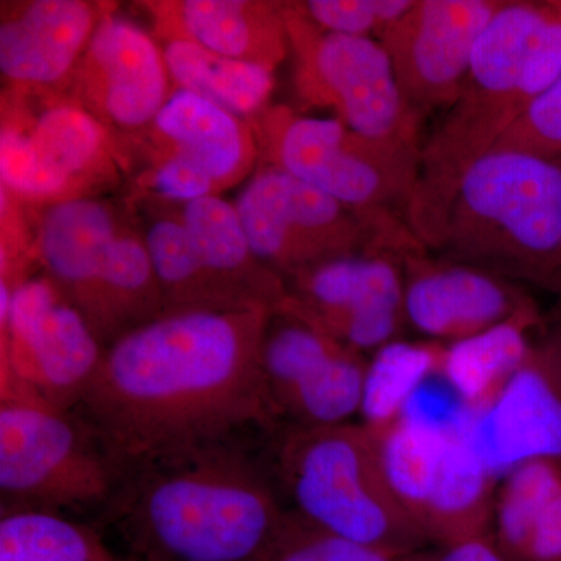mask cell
I'll use <instances>...</instances> for the list:
<instances>
[{
	"label": "cell",
	"mask_w": 561,
	"mask_h": 561,
	"mask_svg": "<svg viewBox=\"0 0 561 561\" xmlns=\"http://www.w3.org/2000/svg\"><path fill=\"white\" fill-rule=\"evenodd\" d=\"M491 542L505 561H561L560 459H531L505 472Z\"/></svg>",
	"instance_id": "7402d4cb"
},
{
	"label": "cell",
	"mask_w": 561,
	"mask_h": 561,
	"mask_svg": "<svg viewBox=\"0 0 561 561\" xmlns=\"http://www.w3.org/2000/svg\"><path fill=\"white\" fill-rule=\"evenodd\" d=\"M164 60L180 90L194 92L238 117L256 113L273 90L272 70L221 57L190 41H168Z\"/></svg>",
	"instance_id": "d4e9b609"
},
{
	"label": "cell",
	"mask_w": 561,
	"mask_h": 561,
	"mask_svg": "<svg viewBox=\"0 0 561 561\" xmlns=\"http://www.w3.org/2000/svg\"><path fill=\"white\" fill-rule=\"evenodd\" d=\"M103 518L128 561H271L290 512L245 449H210L125 472Z\"/></svg>",
	"instance_id": "7a4b0ae2"
},
{
	"label": "cell",
	"mask_w": 561,
	"mask_h": 561,
	"mask_svg": "<svg viewBox=\"0 0 561 561\" xmlns=\"http://www.w3.org/2000/svg\"><path fill=\"white\" fill-rule=\"evenodd\" d=\"M402 272L405 323L432 342L465 341L540 311L522 284L463 262L420 251L402 257Z\"/></svg>",
	"instance_id": "9a60e30c"
},
{
	"label": "cell",
	"mask_w": 561,
	"mask_h": 561,
	"mask_svg": "<svg viewBox=\"0 0 561 561\" xmlns=\"http://www.w3.org/2000/svg\"><path fill=\"white\" fill-rule=\"evenodd\" d=\"M496 493V474L472 448L467 431L451 435L421 508V534L440 549L491 542Z\"/></svg>",
	"instance_id": "44dd1931"
},
{
	"label": "cell",
	"mask_w": 561,
	"mask_h": 561,
	"mask_svg": "<svg viewBox=\"0 0 561 561\" xmlns=\"http://www.w3.org/2000/svg\"><path fill=\"white\" fill-rule=\"evenodd\" d=\"M545 324L540 311L523 313L474 337L449 343L442 378L474 415L485 411L526 359Z\"/></svg>",
	"instance_id": "cb8c5ba5"
},
{
	"label": "cell",
	"mask_w": 561,
	"mask_h": 561,
	"mask_svg": "<svg viewBox=\"0 0 561 561\" xmlns=\"http://www.w3.org/2000/svg\"><path fill=\"white\" fill-rule=\"evenodd\" d=\"M445 343L391 342L368 360L362 423L381 431L401 420L413 394L442 370Z\"/></svg>",
	"instance_id": "484cf974"
},
{
	"label": "cell",
	"mask_w": 561,
	"mask_h": 561,
	"mask_svg": "<svg viewBox=\"0 0 561 561\" xmlns=\"http://www.w3.org/2000/svg\"><path fill=\"white\" fill-rule=\"evenodd\" d=\"M283 432L276 470L291 515L393 559L430 545L391 490L370 427L351 421Z\"/></svg>",
	"instance_id": "5b68a950"
},
{
	"label": "cell",
	"mask_w": 561,
	"mask_h": 561,
	"mask_svg": "<svg viewBox=\"0 0 561 561\" xmlns=\"http://www.w3.org/2000/svg\"><path fill=\"white\" fill-rule=\"evenodd\" d=\"M121 239L110 210L87 198L57 203L41 224L44 264L102 345L110 339V264Z\"/></svg>",
	"instance_id": "2e32d148"
},
{
	"label": "cell",
	"mask_w": 561,
	"mask_h": 561,
	"mask_svg": "<svg viewBox=\"0 0 561 561\" xmlns=\"http://www.w3.org/2000/svg\"><path fill=\"white\" fill-rule=\"evenodd\" d=\"M507 0H413L383 33L402 98L416 116L451 108L476 43Z\"/></svg>",
	"instance_id": "4fadbf2b"
},
{
	"label": "cell",
	"mask_w": 561,
	"mask_h": 561,
	"mask_svg": "<svg viewBox=\"0 0 561 561\" xmlns=\"http://www.w3.org/2000/svg\"><path fill=\"white\" fill-rule=\"evenodd\" d=\"M494 474L531 459L561 460V313L546 321L526 359L467 430Z\"/></svg>",
	"instance_id": "5bb4252c"
},
{
	"label": "cell",
	"mask_w": 561,
	"mask_h": 561,
	"mask_svg": "<svg viewBox=\"0 0 561 561\" xmlns=\"http://www.w3.org/2000/svg\"><path fill=\"white\" fill-rule=\"evenodd\" d=\"M262 371L279 424L323 427L360 415L368 359L287 309H273Z\"/></svg>",
	"instance_id": "8fae6325"
},
{
	"label": "cell",
	"mask_w": 561,
	"mask_h": 561,
	"mask_svg": "<svg viewBox=\"0 0 561 561\" xmlns=\"http://www.w3.org/2000/svg\"><path fill=\"white\" fill-rule=\"evenodd\" d=\"M284 13L298 57L297 87L306 101L330 106L359 135L419 144L420 117L402 98L378 39L323 31L298 7H284Z\"/></svg>",
	"instance_id": "30bf717a"
},
{
	"label": "cell",
	"mask_w": 561,
	"mask_h": 561,
	"mask_svg": "<svg viewBox=\"0 0 561 561\" xmlns=\"http://www.w3.org/2000/svg\"><path fill=\"white\" fill-rule=\"evenodd\" d=\"M360 542L316 529L291 515L271 561H400Z\"/></svg>",
	"instance_id": "f546056e"
},
{
	"label": "cell",
	"mask_w": 561,
	"mask_h": 561,
	"mask_svg": "<svg viewBox=\"0 0 561 561\" xmlns=\"http://www.w3.org/2000/svg\"><path fill=\"white\" fill-rule=\"evenodd\" d=\"M0 561H128L102 535L65 515L47 512L3 513Z\"/></svg>",
	"instance_id": "4316f807"
},
{
	"label": "cell",
	"mask_w": 561,
	"mask_h": 561,
	"mask_svg": "<svg viewBox=\"0 0 561 561\" xmlns=\"http://www.w3.org/2000/svg\"><path fill=\"white\" fill-rule=\"evenodd\" d=\"M94 7L80 0H36L0 27V68L21 83L47 84L72 69L99 25Z\"/></svg>",
	"instance_id": "ffe728a7"
},
{
	"label": "cell",
	"mask_w": 561,
	"mask_h": 561,
	"mask_svg": "<svg viewBox=\"0 0 561 561\" xmlns=\"http://www.w3.org/2000/svg\"><path fill=\"white\" fill-rule=\"evenodd\" d=\"M153 186L165 197L186 203L208 197L216 192V184L201 169L179 157H169L153 175Z\"/></svg>",
	"instance_id": "4dcf8cb0"
},
{
	"label": "cell",
	"mask_w": 561,
	"mask_h": 561,
	"mask_svg": "<svg viewBox=\"0 0 561 561\" xmlns=\"http://www.w3.org/2000/svg\"><path fill=\"white\" fill-rule=\"evenodd\" d=\"M272 309L175 308L103 351L73 413L122 474L279 430L262 341ZM124 478V476H122Z\"/></svg>",
	"instance_id": "6da1fadb"
},
{
	"label": "cell",
	"mask_w": 561,
	"mask_h": 561,
	"mask_svg": "<svg viewBox=\"0 0 561 561\" xmlns=\"http://www.w3.org/2000/svg\"><path fill=\"white\" fill-rule=\"evenodd\" d=\"M412 3L413 0H311L298 9L323 31L379 41Z\"/></svg>",
	"instance_id": "83f0119b"
},
{
	"label": "cell",
	"mask_w": 561,
	"mask_h": 561,
	"mask_svg": "<svg viewBox=\"0 0 561 561\" xmlns=\"http://www.w3.org/2000/svg\"><path fill=\"white\" fill-rule=\"evenodd\" d=\"M2 319L0 398H28L72 412L90 389L103 348L57 284L24 280Z\"/></svg>",
	"instance_id": "9c48e42d"
},
{
	"label": "cell",
	"mask_w": 561,
	"mask_h": 561,
	"mask_svg": "<svg viewBox=\"0 0 561 561\" xmlns=\"http://www.w3.org/2000/svg\"><path fill=\"white\" fill-rule=\"evenodd\" d=\"M169 41L183 39L221 57L272 70L290 44L284 7L247 0H186L154 7Z\"/></svg>",
	"instance_id": "d6986e66"
},
{
	"label": "cell",
	"mask_w": 561,
	"mask_h": 561,
	"mask_svg": "<svg viewBox=\"0 0 561 561\" xmlns=\"http://www.w3.org/2000/svg\"><path fill=\"white\" fill-rule=\"evenodd\" d=\"M103 140L101 124L72 105L47 108L28 130L3 127V184L24 197H57L94 165L101 157Z\"/></svg>",
	"instance_id": "ac0fdd59"
},
{
	"label": "cell",
	"mask_w": 561,
	"mask_h": 561,
	"mask_svg": "<svg viewBox=\"0 0 561 561\" xmlns=\"http://www.w3.org/2000/svg\"><path fill=\"white\" fill-rule=\"evenodd\" d=\"M164 54L138 25L103 18L84 50L81 81L103 116L122 127L157 119L169 98Z\"/></svg>",
	"instance_id": "e0dca14e"
},
{
	"label": "cell",
	"mask_w": 561,
	"mask_h": 561,
	"mask_svg": "<svg viewBox=\"0 0 561 561\" xmlns=\"http://www.w3.org/2000/svg\"><path fill=\"white\" fill-rule=\"evenodd\" d=\"M153 122L172 144V157L201 169L217 191L241 179L253 164L256 149L249 128L194 92H173Z\"/></svg>",
	"instance_id": "603a6c76"
},
{
	"label": "cell",
	"mask_w": 561,
	"mask_h": 561,
	"mask_svg": "<svg viewBox=\"0 0 561 561\" xmlns=\"http://www.w3.org/2000/svg\"><path fill=\"white\" fill-rule=\"evenodd\" d=\"M267 144L273 168L383 227L400 225L389 208H408L420 179L419 144L368 138L339 119L276 111Z\"/></svg>",
	"instance_id": "52a82bcc"
},
{
	"label": "cell",
	"mask_w": 561,
	"mask_h": 561,
	"mask_svg": "<svg viewBox=\"0 0 561 561\" xmlns=\"http://www.w3.org/2000/svg\"><path fill=\"white\" fill-rule=\"evenodd\" d=\"M236 209L251 254L290 276L359 253L365 242L379 241L393 254L404 253L412 243L408 228L365 219L278 168L265 169L251 181Z\"/></svg>",
	"instance_id": "ba28073f"
},
{
	"label": "cell",
	"mask_w": 561,
	"mask_h": 561,
	"mask_svg": "<svg viewBox=\"0 0 561 561\" xmlns=\"http://www.w3.org/2000/svg\"><path fill=\"white\" fill-rule=\"evenodd\" d=\"M560 73L561 0H507L476 43L459 99L421 147L411 202L434 197L489 153Z\"/></svg>",
	"instance_id": "277c9868"
},
{
	"label": "cell",
	"mask_w": 561,
	"mask_h": 561,
	"mask_svg": "<svg viewBox=\"0 0 561 561\" xmlns=\"http://www.w3.org/2000/svg\"><path fill=\"white\" fill-rule=\"evenodd\" d=\"M491 150L526 151L561 162V73Z\"/></svg>",
	"instance_id": "f1b7e54d"
},
{
	"label": "cell",
	"mask_w": 561,
	"mask_h": 561,
	"mask_svg": "<svg viewBox=\"0 0 561 561\" xmlns=\"http://www.w3.org/2000/svg\"><path fill=\"white\" fill-rule=\"evenodd\" d=\"M400 561H505L494 549L493 542L476 541L440 549L437 552H416Z\"/></svg>",
	"instance_id": "1f68e13d"
},
{
	"label": "cell",
	"mask_w": 561,
	"mask_h": 561,
	"mask_svg": "<svg viewBox=\"0 0 561 561\" xmlns=\"http://www.w3.org/2000/svg\"><path fill=\"white\" fill-rule=\"evenodd\" d=\"M421 245L561 295V162L491 150L434 197L409 203Z\"/></svg>",
	"instance_id": "3957f363"
},
{
	"label": "cell",
	"mask_w": 561,
	"mask_h": 561,
	"mask_svg": "<svg viewBox=\"0 0 561 561\" xmlns=\"http://www.w3.org/2000/svg\"><path fill=\"white\" fill-rule=\"evenodd\" d=\"M365 251L295 273L280 308L294 312L342 345L364 354L400 341L404 316L402 261Z\"/></svg>",
	"instance_id": "7c38bea8"
},
{
	"label": "cell",
	"mask_w": 561,
	"mask_h": 561,
	"mask_svg": "<svg viewBox=\"0 0 561 561\" xmlns=\"http://www.w3.org/2000/svg\"><path fill=\"white\" fill-rule=\"evenodd\" d=\"M0 400L2 515L105 511L124 474L94 432L46 402Z\"/></svg>",
	"instance_id": "8992f818"
}]
</instances>
